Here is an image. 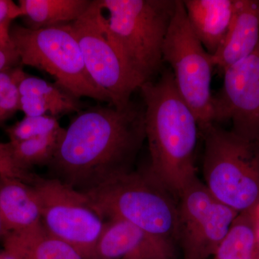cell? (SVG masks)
I'll return each instance as SVG.
<instances>
[{
    "instance_id": "cell-1",
    "label": "cell",
    "mask_w": 259,
    "mask_h": 259,
    "mask_svg": "<svg viewBox=\"0 0 259 259\" xmlns=\"http://www.w3.org/2000/svg\"><path fill=\"white\" fill-rule=\"evenodd\" d=\"M146 140L145 107L108 105L87 107L65 128L49 165L53 177L88 192L134 171Z\"/></svg>"
},
{
    "instance_id": "cell-2",
    "label": "cell",
    "mask_w": 259,
    "mask_h": 259,
    "mask_svg": "<svg viewBox=\"0 0 259 259\" xmlns=\"http://www.w3.org/2000/svg\"><path fill=\"white\" fill-rule=\"evenodd\" d=\"M150 164L146 171L178 199L197 177L198 121L177 90L171 70L141 85Z\"/></svg>"
},
{
    "instance_id": "cell-3",
    "label": "cell",
    "mask_w": 259,
    "mask_h": 259,
    "mask_svg": "<svg viewBox=\"0 0 259 259\" xmlns=\"http://www.w3.org/2000/svg\"><path fill=\"white\" fill-rule=\"evenodd\" d=\"M98 2L110 37L128 69L141 85L153 81L161 71L177 0Z\"/></svg>"
},
{
    "instance_id": "cell-4",
    "label": "cell",
    "mask_w": 259,
    "mask_h": 259,
    "mask_svg": "<svg viewBox=\"0 0 259 259\" xmlns=\"http://www.w3.org/2000/svg\"><path fill=\"white\" fill-rule=\"evenodd\" d=\"M83 193L104 220H122L166 244L178 243V199L146 169Z\"/></svg>"
},
{
    "instance_id": "cell-5",
    "label": "cell",
    "mask_w": 259,
    "mask_h": 259,
    "mask_svg": "<svg viewBox=\"0 0 259 259\" xmlns=\"http://www.w3.org/2000/svg\"><path fill=\"white\" fill-rule=\"evenodd\" d=\"M203 136L204 185L218 200L238 213L259 205V141L244 139L214 124Z\"/></svg>"
},
{
    "instance_id": "cell-6",
    "label": "cell",
    "mask_w": 259,
    "mask_h": 259,
    "mask_svg": "<svg viewBox=\"0 0 259 259\" xmlns=\"http://www.w3.org/2000/svg\"><path fill=\"white\" fill-rule=\"evenodd\" d=\"M10 36L21 66L45 71L61 90L76 98L88 97L112 106L110 95L89 74L71 23L37 30L12 25Z\"/></svg>"
},
{
    "instance_id": "cell-7",
    "label": "cell",
    "mask_w": 259,
    "mask_h": 259,
    "mask_svg": "<svg viewBox=\"0 0 259 259\" xmlns=\"http://www.w3.org/2000/svg\"><path fill=\"white\" fill-rule=\"evenodd\" d=\"M163 59L171 66L177 90L197 117L199 129L212 124V56L192 30L183 1L177 0L163 42Z\"/></svg>"
},
{
    "instance_id": "cell-8",
    "label": "cell",
    "mask_w": 259,
    "mask_h": 259,
    "mask_svg": "<svg viewBox=\"0 0 259 259\" xmlns=\"http://www.w3.org/2000/svg\"><path fill=\"white\" fill-rule=\"evenodd\" d=\"M41 207V223L51 236L72 246L84 259H96V248L105 220L86 194L58 179L34 175Z\"/></svg>"
},
{
    "instance_id": "cell-9",
    "label": "cell",
    "mask_w": 259,
    "mask_h": 259,
    "mask_svg": "<svg viewBox=\"0 0 259 259\" xmlns=\"http://www.w3.org/2000/svg\"><path fill=\"white\" fill-rule=\"evenodd\" d=\"M71 26L92 79L110 95L112 106L125 108L141 84L112 41L98 0H93L88 10Z\"/></svg>"
},
{
    "instance_id": "cell-10",
    "label": "cell",
    "mask_w": 259,
    "mask_h": 259,
    "mask_svg": "<svg viewBox=\"0 0 259 259\" xmlns=\"http://www.w3.org/2000/svg\"><path fill=\"white\" fill-rule=\"evenodd\" d=\"M238 214L196 177L178 196V243L184 259L214 256Z\"/></svg>"
},
{
    "instance_id": "cell-11",
    "label": "cell",
    "mask_w": 259,
    "mask_h": 259,
    "mask_svg": "<svg viewBox=\"0 0 259 259\" xmlns=\"http://www.w3.org/2000/svg\"><path fill=\"white\" fill-rule=\"evenodd\" d=\"M212 99V123L231 121V131L259 141V44L249 56L225 70Z\"/></svg>"
},
{
    "instance_id": "cell-12",
    "label": "cell",
    "mask_w": 259,
    "mask_h": 259,
    "mask_svg": "<svg viewBox=\"0 0 259 259\" xmlns=\"http://www.w3.org/2000/svg\"><path fill=\"white\" fill-rule=\"evenodd\" d=\"M96 259H175V247L127 221L109 219L97 243Z\"/></svg>"
},
{
    "instance_id": "cell-13",
    "label": "cell",
    "mask_w": 259,
    "mask_h": 259,
    "mask_svg": "<svg viewBox=\"0 0 259 259\" xmlns=\"http://www.w3.org/2000/svg\"><path fill=\"white\" fill-rule=\"evenodd\" d=\"M258 44V0H236L231 26L212 56L213 64L223 72L253 54Z\"/></svg>"
},
{
    "instance_id": "cell-14",
    "label": "cell",
    "mask_w": 259,
    "mask_h": 259,
    "mask_svg": "<svg viewBox=\"0 0 259 259\" xmlns=\"http://www.w3.org/2000/svg\"><path fill=\"white\" fill-rule=\"evenodd\" d=\"M20 111L25 117L61 116L78 113L87 108L81 100L37 76L23 71L18 83Z\"/></svg>"
},
{
    "instance_id": "cell-15",
    "label": "cell",
    "mask_w": 259,
    "mask_h": 259,
    "mask_svg": "<svg viewBox=\"0 0 259 259\" xmlns=\"http://www.w3.org/2000/svg\"><path fill=\"white\" fill-rule=\"evenodd\" d=\"M183 4L196 36L214 55L231 26L236 0H185Z\"/></svg>"
},
{
    "instance_id": "cell-16",
    "label": "cell",
    "mask_w": 259,
    "mask_h": 259,
    "mask_svg": "<svg viewBox=\"0 0 259 259\" xmlns=\"http://www.w3.org/2000/svg\"><path fill=\"white\" fill-rule=\"evenodd\" d=\"M0 211L9 233L41 224V207L35 187L16 177H0Z\"/></svg>"
},
{
    "instance_id": "cell-17",
    "label": "cell",
    "mask_w": 259,
    "mask_h": 259,
    "mask_svg": "<svg viewBox=\"0 0 259 259\" xmlns=\"http://www.w3.org/2000/svg\"><path fill=\"white\" fill-rule=\"evenodd\" d=\"M3 244V249L18 259H84L72 246L49 234L42 223L8 233Z\"/></svg>"
},
{
    "instance_id": "cell-18",
    "label": "cell",
    "mask_w": 259,
    "mask_h": 259,
    "mask_svg": "<svg viewBox=\"0 0 259 259\" xmlns=\"http://www.w3.org/2000/svg\"><path fill=\"white\" fill-rule=\"evenodd\" d=\"M93 0H19L27 28L37 29L74 23L88 10Z\"/></svg>"
},
{
    "instance_id": "cell-19",
    "label": "cell",
    "mask_w": 259,
    "mask_h": 259,
    "mask_svg": "<svg viewBox=\"0 0 259 259\" xmlns=\"http://www.w3.org/2000/svg\"><path fill=\"white\" fill-rule=\"evenodd\" d=\"M255 208L238 213L218 246L214 259L256 258L259 243Z\"/></svg>"
},
{
    "instance_id": "cell-20",
    "label": "cell",
    "mask_w": 259,
    "mask_h": 259,
    "mask_svg": "<svg viewBox=\"0 0 259 259\" xmlns=\"http://www.w3.org/2000/svg\"><path fill=\"white\" fill-rule=\"evenodd\" d=\"M65 128L34 139L9 142L12 157L16 166L22 171L36 166H49L54 157Z\"/></svg>"
},
{
    "instance_id": "cell-21",
    "label": "cell",
    "mask_w": 259,
    "mask_h": 259,
    "mask_svg": "<svg viewBox=\"0 0 259 259\" xmlns=\"http://www.w3.org/2000/svg\"><path fill=\"white\" fill-rule=\"evenodd\" d=\"M62 127L56 117L51 115L25 117L6 130L9 142H18L52 134Z\"/></svg>"
},
{
    "instance_id": "cell-22",
    "label": "cell",
    "mask_w": 259,
    "mask_h": 259,
    "mask_svg": "<svg viewBox=\"0 0 259 259\" xmlns=\"http://www.w3.org/2000/svg\"><path fill=\"white\" fill-rule=\"evenodd\" d=\"M12 23L0 26V72L21 66L18 51L10 36Z\"/></svg>"
},
{
    "instance_id": "cell-23",
    "label": "cell",
    "mask_w": 259,
    "mask_h": 259,
    "mask_svg": "<svg viewBox=\"0 0 259 259\" xmlns=\"http://www.w3.org/2000/svg\"><path fill=\"white\" fill-rule=\"evenodd\" d=\"M0 177H16L28 182L32 180V174L22 171L15 164L9 142H0Z\"/></svg>"
},
{
    "instance_id": "cell-24",
    "label": "cell",
    "mask_w": 259,
    "mask_h": 259,
    "mask_svg": "<svg viewBox=\"0 0 259 259\" xmlns=\"http://www.w3.org/2000/svg\"><path fill=\"white\" fill-rule=\"evenodd\" d=\"M19 17H22V11L18 3L12 0H0V26L13 23Z\"/></svg>"
},
{
    "instance_id": "cell-25",
    "label": "cell",
    "mask_w": 259,
    "mask_h": 259,
    "mask_svg": "<svg viewBox=\"0 0 259 259\" xmlns=\"http://www.w3.org/2000/svg\"><path fill=\"white\" fill-rule=\"evenodd\" d=\"M23 71L21 66H18L0 72V97L12 83L18 79Z\"/></svg>"
},
{
    "instance_id": "cell-26",
    "label": "cell",
    "mask_w": 259,
    "mask_h": 259,
    "mask_svg": "<svg viewBox=\"0 0 259 259\" xmlns=\"http://www.w3.org/2000/svg\"><path fill=\"white\" fill-rule=\"evenodd\" d=\"M8 233L9 232L8 231L5 226L4 221L2 217L1 211H0V241H3Z\"/></svg>"
},
{
    "instance_id": "cell-27",
    "label": "cell",
    "mask_w": 259,
    "mask_h": 259,
    "mask_svg": "<svg viewBox=\"0 0 259 259\" xmlns=\"http://www.w3.org/2000/svg\"><path fill=\"white\" fill-rule=\"evenodd\" d=\"M0 259H18L6 250H0Z\"/></svg>"
},
{
    "instance_id": "cell-28",
    "label": "cell",
    "mask_w": 259,
    "mask_h": 259,
    "mask_svg": "<svg viewBox=\"0 0 259 259\" xmlns=\"http://www.w3.org/2000/svg\"><path fill=\"white\" fill-rule=\"evenodd\" d=\"M255 259H259V250H258V255H257L256 258H255Z\"/></svg>"
}]
</instances>
